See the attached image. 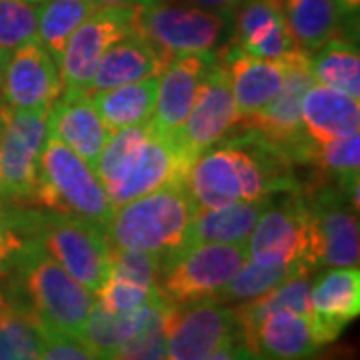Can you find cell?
<instances>
[{
    "label": "cell",
    "mask_w": 360,
    "mask_h": 360,
    "mask_svg": "<svg viewBox=\"0 0 360 360\" xmlns=\"http://www.w3.org/2000/svg\"><path fill=\"white\" fill-rule=\"evenodd\" d=\"M8 276L11 307L28 312L42 326L78 336L90 310L94 295L75 281L37 240H26Z\"/></svg>",
    "instance_id": "6da1fadb"
},
{
    "label": "cell",
    "mask_w": 360,
    "mask_h": 360,
    "mask_svg": "<svg viewBox=\"0 0 360 360\" xmlns=\"http://www.w3.org/2000/svg\"><path fill=\"white\" fill-rule=\"evenodd\" d=\"M196 206L184 184L165 186L115 208L104 236L110 248L168 258L188 245Z\"/></svg>",
    "instance_id": "7a4b0ae2"
},
{
    "label": "cell",
    "mask_w": 360,
    "mask_h": 360,
    "mask_svg": "<svg viewBox=\"0 0 360 360\" xmlns=\"http://www.w3.org/2000/svg\"><path fill=\"white\" fill-rule=\"evenodd\" d=\"M32 202L46 210L89 220L104 231L115 212L96 170L60 141L46 136Z\"/></svg>",
    "instance_id": "3957f363"
},
{
    "label": "cell",
    "mask_w": 360,
    "mask_h": 360,
    "mask_svg": "<svg viewBox=\"0 0 360 360\" xmlns=\"http://www.w3.org/2000/svg\"><path fill=\"white\" fill-rule=\"evenodd\" d=\"M20 217L26 238L37 240L46 255H51L92 295L101 290L108 278L110 258V246L104 231L89 220L46 208L37 210L20 206Z\"/></svg>",
    "instance_id": "277c9868"
},
{
    "label": "cell",
    "mask_w": 360,
    "mask_h": 360,
    "mask_svg": "<svg viewBox=\"0 0 360 360\" xmlns=\"http://www.w3.org/2000/svg\"><path fill=\"white\" fill-rule=\"evenodd\" d=\"M196 158L174 132H156L148 124L144 141L104 176L103 184L112 206L118 208L158 188L184 184Z\"/></svg>",
    "instance_id": "5b68a950"
},
{
    "label": "cell",
    "mask_w": 360,
    "mask_h": 360,
    "mask_svg": "<svg viewBox=\"0 0 360 360\" xmlns=\"http://www.w3.org/2000/svg\"><path fill=\"white\" fill-rule=\"evenodd\" d=\"M248 260L246 245L198 243L162 260L158 290L174 307L214 300Z\"/></svg>",
    "instance_id": "8992f818"
},
{
    "label": "cell",
    "mask_w": 360,
    "mask_h": 360,
    "mask_svg": "<svg viewBox=\"0 0 360 360\" xmlns=\"http://www.w3.org/2000/svg\"><path fill=\"white\" fill-rule=\"evenodd\" d=\"M307 205L310 269L359 266V210L350 205L347 193L336 184H314L302 191Z\"/></svg>",
    "instance_id": "52a82bcc"
},
{
    "label": "cell",
    "mask_w": 360,
    "mask_h": 360,
    "mask_svg": "<svg viewBox=\"0 0 360 360\" xmlns=\"http://www.w3.org/2000/svg\"><path fill=\"white\" fill-rule=\"evenodd\" d=\"M229 16L196 6L165 4L132 8V32L148 40L168 60L184 54L214 52Z\"/></svg>",
    "instance_id": "ba28073f"
},
{
    "label": "cell",
    "mask_w": 360,
    "mask_h": 360,
    "mask_svg": "<svg viewBox=\"0 0 360 360\" xmlns=\"http://www.w3.org/2000/svg\"><path fill=\"white\" fill-rule=\"evenodd\" d=\"M49 112L14 110L0 104V196L32 202L40 153L49 136Z\"/></svg>",
    "instance_id": "9c48e42d"
},
{
    "label": "cell",
    "mask_w": 360,
    "mask_h": 360,
    "mask_svg": "<svg viewBox=\"0 0 360 360\" xmlns=\"http://www.w3.org/2000/svg\"><path fill=\"white\" fill-rule=\"evenodd\" d=\"M286 60L288 68L281 92L240 127L257 130L258 134L281 146L295 165H307L314 144L302 127V98L314 84L310 72V52L298 49L288 54Z\"/></svg>",
    "instance_id": "30bf717a"
},
{
    "label": "cell",
    "mask_w": 360,
    "mask_h": 360,
    "mask_svg": "<svg viewBox=\"0 0 360 360\" xmlns=\"http://www.w3.org/2000/svg\"><path fill=\"white\" fill-rule=\"evenodd\" d=\"M246 252L260 264H307L309 229L302 193L283 194L281 200L270 198L246 240Z\"/></svg>",
    "instance_id": "8fae6325"
},
{
    "label": "cell",
    "mask_w": 360,
    "mask_h": 360,
    "mask_svg": "<svg viewBox=\"0 0 360 360\" xmlns=\"http://www.w3.org/2000/svg\"><path fill=\"white\" fill-rule=\"evenodd\" d=\"M132 32V8H96L72 32L56 63L65 92H89L96 66L116 40Z\"/></svg>",
    "instance_id": "7c38bea8"
},
{
    "label": "cell",
    "mask_w": 360,
    "mask_h": 360,
    "mask_svg": "<svg viewBox=\"0 0 360 360\" xmlns=\"http://www.w3.org/2000/svg\"><path fill=\"white\" fill-rule=\"evenodd\" d=\"M238 127L240 115L232 94L229 66L224 58L217 54L214 65L210 66L198 90L191 115L174 134L194 156H200Z\"/></svg>",
    "instance_id": "4fadbf2b"
},
{
    "label": "cell",
    "mask_w": 360,
    "mask_h": 360,
    "mask_svg": "<svg viewBox=\"0 0 360 360\" xmlns=\"http://www.w3.org/2000/svg\"><path fill=\"white\" fill-rule=\"evenodd\" d=\"M65 92L58 66L39 39L8 54L0 80V104L14 110L51 108Z\"/></svg>",
    "instance_id": "5bb4252c"
},
{
    "label": "cell",
    "mask_w": 360,
    "mask_h": 360,
    "mask_svg": "<svg viewBox=\"0 0 360 360\" xmlns=\"http://www.w3.org/2000/svg\"><path fill=\"white\" fill-rule=\"evenodd\" d=\"M232 335H236L232 309L219 300L176 307L165 360H206Z\"/></svg>",
    "instance_id": "9a60e30c"
},
{
    "label": "cell",
    "mask_w": 360,
    "mask_h": 360,
    "mask_svg": "<svg viewBox=\"0 0 360 360\" xmlns=\"http://www.w3.org/2000/svg\"><path fill=\"white\" fill-rule=\"evenodd\" d=\"M217 54L219 52L174 56L160 70L155 112L148 120L156 132L172 134L184 124Z\"/></svg>",
    "instance_id": "2e32d148"
},
{
    "label": "cell",
    "mask_w": 360,
    "mask_h": 360,
    "mask_svg": "<svg viewBox=\"0 0 360 360\" xmlns=\"http://www.w3.org/2000/svg\"><path fill=\"white\" fill-rule=\"evenodd\" d=\"M238 338L250 354L266 360H310L322 348L310 316L290 309L264 314L238 330Z\"/></svg>",
    "instance_id": "e0dca14e"
},
{
    "label": "cell",
    "mask_w": 360,
    "mask_h": 360,
    "mask_svg": "<svg viewBox=\"0 0 360 360\" xmlns=\"http://www.w3.org/2000/svg\"><path fill=\"white\" fill-rule=\"evenodd\" d=\"M359 314V266L330 269L310 284V322L321 347L335 342Z\"/></svg>",
    "instance_id": "ac0fdd59"
},
{
    "label": "cell",
    "mask_w": 360,
    "mask_h": 360,
    "mask_svg": "<svg viewBox=\"0 0 360 360\" xmlns=\"http://www.w3.org/2000/svg\"><path fill=\"white\" fill-rule=\"evenodd\" d=\"M49 136L66 144L96 170L110 130L86 92H63L49 112Z\"/></svg>",
    "instance_id": "d6986e66"
},
{
    "label": "cell",
    "mask_w": 360,
    "mask_h": 360,
    "mask_svg": "<svg viewBox=\"0 0 360 360\" xmlns=\"http://www.w3.org/2000/svg\"><path fill=\"white\" fill-rule=\"evenodd\" d=\"M220 56L229 66L232 94L243 124L281 92L286 78L288 60L258 58L243 52L232 42L220 52Z\"/></svg>",
    "instance_id": "ffe728a7"
},
{
    "label": "cell",
    "mask_w": 360,
    "mask_h": 360,
    "mask_svg": "<svg viewBox=\"0 0 360 360\" xmlns=\"http://www.w3.org/2000/svg\"><path fill=\"white\" fill-rule=\"evenodd\" d=\"M302 127L319 144L352 136L360 129L359 101L314 82L302 98Z\"/></svg>",
    "instance_id": "44dd1931"
},
{
    "label": "cell",
    "mask_w": 360,
    "mask_h": 360,
    "mask_svg": "<svg viewBox=\"0 0 360 360\" xmlns=\"http://www.w3.org/2000/svg\"><path fill=\"white\" fill-rule=\"evenodd\" d=\"M184 186L196 210H212L243 200L229 144H217L198 156L188 170Z\"/></svg>",
    "instance_id": "7402d4cb"
},
{
    "label": "cell",
    "mask_w": 360,
    "mask_h": 360,
    "mask_svg": "<svg viewBox=\"0 0 360 360\" xmlns=\"http://www.w3.org/2000/svg\"><path fill=\"white\" fill-rule=\"evenodd\" d=\"M168 58L156 51L155 46L139 37L136 32H130L104 52L101 63L96 66V72L92 77L89 92L106 90L130 84L142 78L156 77L167 66Z\"/></svg>",
    "instance_id": "603a6c76"
},
{
    "label": "cell",
    "mask_w": 360,
    "mask_h": 360,
    "mask_svg": "<svg viewBox=\"0 0 360 360\" xmlns=\"http://www.w3.org/2000/svg\"><path fill=\"white\" fill-rule=\"evenodd\" d=\"M162 300L165 296L158 295L153 302L122 314L106 312L94 302L78 338L98 356V360H112L116 352L150 322Z\"/></svg>",
    "instance_id": "cb8c5ba5"
},
{
    "label": "cell",
    "mask_w": 360,
    "mask_h": 360,
    "mask_svg": "<svg viewBox=\"0 0 360 360\" xmlns=\"http://www.w3.org/2000/svg\"><path fill=\"white\" fill-rule=\"evenodd\" d=\"M158 75L142 78L130 84H120L115 89L86 92L98 110V115L110 132L129 127H141L150 120L155 112Z\"/></svg>",
    "instance_id": "d4e9b609"
},
{
    "label": "cell",
    "mask_w": 360,
    "mask_h": 360,
    "mask_svg": "<svg viewBox=\"0 0 360 360\" xmlns=\"http://www.w3.org/2000/svg\"><path fill=\"white\" fill-rule=\"evenodd\" d=\"M266 205L269 200H258V202L238 200L212 210H196L188 231V245H198V243L246 245Z\"/></svg>",
    "instance_id": "484cf974"
},
{
    "label": "cell",
    "mask_w": 360,
    "mask_h": 360,
    "mask_svg": "<svg viewBox=\"0 0 360 360\" xmlns=\"http://www.w3.org/2000/svg\"><path fill=\"white\" fill-rule=\"evenodd\" d=\"M283 16L296 46L314 52L335 39L345 14L335 0H283Z\"/></svg>",
    "instance_id": "4316f807"
},
{
    "label": "cell",
    "mask_w": 360,
    "mask_h": 360,
    "mask_svg": "<svg viewBox=\"0 0 360 360\" xmlns=\"http://www.w3.org/2000/svg\"><path fill=\"white\" fill-rule=\"evenodd\" d=\"M310 72L314 82L360 98V54L352 40L335 37L324 42L316 56H310Z\"/></svg>",
    "instance_id": "83f0119b"
},
{
    "label": "cell",
    "mask_w": 360,
    "mask_h": 360,
    "mask_svg": "<svg viewBox=\"0 0 360 360\" xmlns=\"http://www.w3.org/2000/svg\"><path fill=\"white\" fill-rule=\"evenodd\" d=\"M307 167H314L322 176H333L336 184L347 193L350 205L359 210V170H360V134L333 142H314Z\"/></svg>",
    "instance_id": "f1b7e54d"
},
{
    "label": "cell",
    "mask_w": 360,
    "mask_h": 360,
    "mask_svg": "<svg viewBox=\"0 0 360 360\" xmlns=\"http://www.w3.org/2000/svg\"><path fill=\"white\" fill-rule=\"evenodd\" d=\"M310 272V269L302 262L295 264H260L255 260H246L245 264L238 269V272L231 278L214 300L222 304H238L252 300L257 296L270 292L272 288L281 286L286 281H290L296 274Z\"/></svg>",
    "instance_id": "f546056e"
},
{
    "label": "cell",
    "mask_w": 360,
    "mask_h": 360,
    "mask_svg": "<svg viewBox=\"0 0 360 360\" xmlns=\"http://www.w3.org/2000/svg\"><path fill=\"white\" fill-rule=\"evenodd\" d=\"M98 6L94 0H44L39 13V40L51 52L54 63L60 60L66 42Z\"/></svg>",
    "instance_id": "4dcf8cb0"
},
{
    "label": "cell",
    "mask_w": 360,
    "mask_h": 360,
    "mask_svg": "<svg viewBox=\"0 0 360 360\" xmlns=\"http://www.w3.org/2000/svg\"><path fill=\"white\" fill-rule=\"evenodd\" d=\"M42 326L28 312L11 307L0 316V360H40Z\"/></svg>",
    "instance_id": "1f68e13d"
},
{
    "label": "cell",
    "mask_w": 360,
    "mask_h": 360,
    "mask_svg": "<svg viewBox=\"0 0 360 360\" xmlns=\"http://www.w3.org/2000/svg\"><path fill=\"white\" fill-rule=\"evenodd\" d=\"M40 4L26 0H0V51L11 52L39 39Z\"/></svg>",
    "instance_id": "d6a6232c"
},
{
    "label": "cell",
    "mask_w": 360,
    "mask_h": 360,
    "mask_svg": "<svg viewBox=\"0 0 360 360\" xmlns=\"http://www.w3.org/2000/svg\"><path fill=\"white\" fill-rule=\"evenodd\" d=\"M162 270V258L142 250H127V248H110L108 258V276L122 278L129 283L158 288Z\"/></svg>",
    "instance_id": "836d02e7"
},
{
    "label": "cell",
    "mask_w": 360,
    "mask_h": 360,
    "mask_svg": "<svg viewBox=\"0 0 360 360\" xmlns=\"http://www.w3.org/2000/svg\"><path fill=\"white\" fill-rule=\"evenodd\" d=\"M158 295H160L158 288H148V286L108 276L106 283L101 286V290L94 295V302L106 312L122 314V312H132L153 302Z\"/></svg>",
    "instance_id": "e575fe53"
},
{
    "label": "cell",
    "mask_w": 360,
    "mask_h": 360,
    "mask_svg": "<svg viewBox=\"0 0 360 360\" xmlns=\"http://www.w3.org/2000/svg\"><path fill=\"white\" fill-rule=\"evenodd\" d=\"M20 206L0 196V276L13 269L26 246Z\"/></svg>",
    "instance_id": "d590c367"
},
{
    "label": "cell",
    "mask_w": 360,
    "mask_h": 360,
    "mask_svg": "<svg viewBox=\"0 0 360 360\" xmlns=\"http://www.w3.org/2000/svg\"><path fill=\"white\" fill-rule=\"evenodd\" d=\"M40 360H98V356L78 336L42 326Z\"/></svg>",
    "instance_id": "8d00e7d4"
},
{
    "label": "cell",
    "mask_w": 360,
    "mask_h": 360,
    "mask_svg": "<svg viewBox=\"0 0 360 360\" xmlns=\"http://www.w3.org/2000/svg\"><path fill=\"white\" fill-rule=\"evenodd\" d=\"M243 352H245V347H243V342L238 338V333H236L231 338H226L206 360H240Z\"/></svg>",
    "instance_id": "74e56055"
},
{
    "label": "cell",
    "mask_w": 360,
    "mask_h": 360,
    "mask_svg": "<svg viewBox=\"0 0 360 360\" xmlns=\"http://www.w3.org/2000/svg\"><path fill=\"white\" fill-rule=\"evenodd\" d=\"M184 2H188L191 6H196V8H205V11H210V13L231 16L240 6L243 0H184Z\"/></svg>",
    "instance_id": "f35d334b"
},
{
    "label": "cell",
    "mask_w": 360,
    "mask_h": 360,
    "mask_svg": "<svg viewBox=\"0 0 360 360\" xmlns=\"http://www.w3.org/2000/svg\"><path fill=\"white\" fill-rule=\"evenodd\" d=\"M160 0H94V4L98 8L104 6H115V8H136V6H148V4H156Z\"/></svg>",
    "instance_id": "ab89813d"
},
{
    "label": "cell",
    "mask_w": 360,
    "mask_h": 360,
    "mask_svg": "<svg viewBox=\"0 0 360 360\" xmlns=\"http://www.w3.org/2000/svg\"><path fill=\"white\" fill-rule=\"evenodd\" d=\"M338 4V8L342 11L345 16H352V14L359 13L360 8V0H335Z\"/></svg>",
    "instance_id": "60d3db41"
},
{
    "label": "cell",
    "mask_w": 360,
    "mask_h": 360,
    "mask_svg": "<svg viewBox=\"0 0 360 360\" xmlns=\"http://www.w3.org/2000/svg\"><path fill=\"white\" fill-rule=\"evenodd\" d=\"M8 309H11V302H8V298L4 296V292L0 290V316H2L4 312H8Z\"/></svg>",
    "instance_id": "b9f144b4"
},
{
    "label": "cell",
    "mask_w": 360,
    "mask_h": 360,
    "mask_svg": "<svg viewBox=\"0 0 360 360\" xmlns=\"http://www.w3.org/2000/svg\"><path fill=\"white\" fill-rule=\"evenodd\" d=\"M6 60H8V52L0 51V80H2V72H4V66H6Z\"/></svg>",
    "instance_id": "7bdbcfd3"
},
{
    "label": "cell",
    "mask_w": 360,
    "mask_h": 360,
    "mask_svg": "<svg viewBox=\"0 0 360 360\" xmlns=\"http://www.w3.org/2000/svg\"><path fill=\"white\" fill-rule=\"evenodd\" d=\"M240 360H266V359H260V356H255V354H250L248 350L245 348V352H243V356H240Z\"/></svg>",
    "instance_id": "ee69618b"
},
{
    "label": "cell",
    "mask_w": 360,
    "mask_h": 360,
    "mask_svg": "<svg viewBox=\"0 0 360 360\" xmlns=\"http://www.w3.org/2000/svg\"><path fill=\"white\" fill-rule=\"evenodd\" d=\"M26 2H34V4H42L44 0H26Z\"/></svg>",
    "instance_id": "f6af8a7d"
}]
</instances>
